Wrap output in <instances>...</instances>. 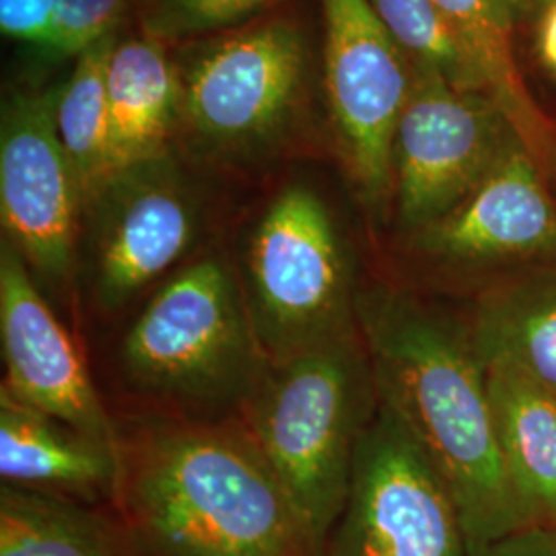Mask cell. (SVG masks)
<instances>
[{"mask_svg":"<svg viewBox=\"0 0 556 556\" xmlns=\"http://www.w3.org/2000/svg\"><path fill=\"white\" fill-rule=\"evenodd\" d=\"M357 328L378 396L447 484L468 551L523 528L498 454L486 371L468 324L378 287L357 298Z\"/></svg>","mask_w":556,"mask_h":556,"instance_id":"1","label":"cell"},{"mask_svg":"<svg viewBox=\"0 0 556 556\" xmlns=\"http://www.w3.org/2000/svg\"><path fill=\"white\" fill-rule=\"evenodd\" d=\"M116 501L142 556H324L245 429L142 427Z\"/></svg>","mask_w":556,"mask_h":556,"instance_id":"2","label":"cell"},{"mask_svg":"<svg viewBox=\"0 0 556 556\" xmlns=\"http://www.w3.org/2000/svg\"><path fill=\"white\" fill-rule=\"evenodd\" d=\"M361 332L268 361L243 402L245 433L277 475L319 553L342 516L358 439L378 410Z\"/></svg>","mask_w":556,"mask_h":556,"instance_id":"3","label":"cell"},{"mask_svg":"<svg viewBox=\"0 0 556 556\" xmlns=\"http://www.w3.org/2000/svg\"><path fill=\"white\" fill-rule=\"evenodd\" d=\"M124 376L140 392L190 408L241 404L262 378L260 346L239 278L202 258L167 278L119 346Z\"/></svg>","mask_w":556,"mask_h":556,"instance_id":"4","label":"cell"},{"mask_svg":"<svg viewBox=\"0 0 556 556\" xmlns=\"http://www.w3.org/2000/svg\"><path fill=\"white\" fill-rule=\"evenodd\" d=\"M241 293L268 361L357 330L353 273L330 208L287 186L262 213L245 250Z\"/></svg>","mask_w":556,"mask_h":556,"instance_id":"5","label":"cell"},{"mask_svg":"<svg viewBox=\"0 0 556 556\" xmlns=\"http://www.w3.org/2000/svg\"><path fill=\"white\" fill-rule=\"evenodd\" d=\"M305 71L298 23L250 21L204 41L179 68V122L204 153L254 155L289 124Z\"/></svg>","mask_w":556,"mask_h":556,"instance_id":"6","label":"cell"},{"mask_svg":"<svg viewBox=\"0 0 556 556\" xmlns=\"http://www.w3.org/2000/svg\"><path fill=\"white\" fill-rule=\"evenodd\" d=\"M326 556H468L447 484L381 397L358 439L349 495Z\"/></svg>","mask_w":556,"mask_h":556,"instance_id":"7","label":"cell"},{"mask_svg":"<svg viewBox=\"0 0 556 556\" xmlns=\"http://www.w3.org/2000/svg\"><path fill=\"white\" fill-rule=\"evenodd\" d=\"M324 87L342 165L374 213L394 208V139L415 71L369 0H321Z\"/></svg>","mask_w":556,"mask_h":556,"instance_id":"8","label":"cell"},{"mask_svg":"<svg viewBox=\"0 0 556 556\" xmlns=\"http://www.w3.org/2000/svg\"><path fill=\"white\" fill-rule=\"evenodd\" d=\"M87 285L103 312L130 305L188 254L199 202L172 155L124 167L85 200Z\"/></svg>","mask_w":556,"mask_h":556,"instance_id":"9","label":"cell"},{"mask_svg":"<svg viewBox=\"0 0 556 556\" xmlns=\"http://www.w3.org/2000/svg\"><path fill=\"white\" fill-rule=\"evenodd\" d=\"M413 71L394 139V213L410 236L466 199L516 135L489 96Z\"/></svg>","mask_w":556,"mask_h":556,"instance_id":"10","label":"cell"},{"mask_svg":"<svg viewBox=\"0 0 556 556\" xmlns=\"http://www.w3.org/2000/svg\"><path fill=\"white\" fill-rule=\"evenodd\" d=\"M56 96H13L0 124L2 229L34 278L50 291L71 282L85 211L79 178L56 130Z\"/></svg>","mask_w":556,"mask_h":556,"instance_id":"11","label":"cell"},{"mask_svg":"<svg viewBox=\"0 0 556 556\" xmlns=\"http://www.w3.org/2000/svg\"><path fill=\"white\" fill-rule=\"evenodd\" d=\"M418 252L459 270L511 273L555 262L551 178L514 135L489 174L456 206L413 236Z\"/></svg>","mask_w":556,"mask_h":556,"instance_id":"12","label":"cell"},{"mask_svg":"<svg viewBox=\"0 0 556 556\" xmlns=\"http://www.w3.org/2000/svg\"><path fill=\"white\" fill-rule=\"evenodd\" d=\"M0 340L13 396L119 450V439L85 369L79 351L41 295L20 252L0 248Z\"/></svg>","mask_w":556,"mask_h":556,"instance_id":"13","label":"cell"},{"mask_svg":"<svg viewBox=\"0 0 556 556\" xmlns=\"http://www.w3.org/2000/svg\"><path fill=\"white\" fill-rule=\"evenodd\" d=\"M2 484L98 505L116 501L119 450L0 388Z\"/></svg>","mask_w":556,"mask_h":556,"instance_id":"14","label":"cell"},{"mask_svg":"<svg viewBox=\"0 0 556 556\" xmlns=\"http://www.w3.org/2000/svg\"><path fill=\"white\" fill-rule=\"evenodd\" d=\"M498 454L523 528L556 530V394L507 365H484Z\"/></svg>","mask_w":556,"mask_h":556,"instance_id":"15","label":"cell"},{"mask_svg":"<svg viewBox=\"0 0 556 556\" xmlns=\"http://www.w3.org/2000/svg\"><path fill=\"white\" fill-rule=\"evenodd\" d=\"M482 365H507L556 394V260L509 273L468 324Z\"/></svg>","mask_w":556,"mask_h":556,"instance_id":"16","label":"cell"},{"mask_svg":"<svg viewBox=\"0 0 556 556\" xmlns=\"http://www.w3.org/2000/svg\"><path fill=\"white\" fill-rule=\"evenodd\" d=\"M475 52L491 98L544 174L556 179V119L538 103L521 75L516 31L523 23L516 0H433Z\"/></svg>","mask_w":556,"mask_h":556,"instance_id":"17","label":"cell"},{"mask_svg":"<svg viewBox=\"0 0 556 556\" xmlns=\"http://www.w3.org/2000/svg\"><path fill=\"white\" fill-rule=\"evenodd\" d=\"M114 174L169 153L179 119L178 71L155 38L116 41L108 62Z\"/></svg>","mask_w":556,"mask_h":556,"instance_id":"18","label":"cell"},{"mask_svg":"<svg viewBox=\"0 0 556 556\" xmlns=\"http://www.w3.org/2000/svg\"><path fill=\"white\" fill-rule=\"evenodd\" d=\"M0 556H142L124 519L79 501L0 486Z\"/></svg>","mask_w":556,"mask_h":556,"instance_id":"19","label":"cell"},{"mask_svg":"<svg viewBox=\"0 0 556 556\" xmlns=\"http://www.w3.org/2000/svg\"><path fill=\"white\" fill-rule=\"evenodd\" d=\"M116 36L91 46L77 59V66L56 96V130L89 199L114 174L112 126L108 103V62Z\"/></svg>","mask_w":556,"mask_h":556,"instance_id":"20","label":"cell"},{"mask_svg":"<svg viewBox=\"0 0 556 556\" xmlns=\"http://www.w3.org/2000/svg\"><path fill=\"white\" fill-rule=\"evenodd\" d=\"M369 4L415 68L438 75L459 91L491 98L475 52L433 0H369Z\"/></svg>","mask_w":556,"mask_h":556,"instance_id":"21","label":"cell"},{"mask_svg":"<svg viewBox=\"0 0 556 556\" xmlns=\"http://www.w3.org/2000/svg\"><path fill=\"white\" fill-rule=\"evenodd\" d=\"M144 36L160 41L190 40L231 31L277 0H130Z\"/></svg>","mask_w":556,"mask_h":556,"instance_id":"22","label":"cell"},{"mask_svg":"<svg viewBox=\"0 0 556 556\" xmlns=\"http://www.w3.org/2000/svg\"><path fill=\"white\" fill-rule=\"evenodd\" d=\"M130 0H54L52 41L46 52L60 59L77 56L116 36Z\"/></svg>","mask_w":556,"mask_h":556,"instance_id":"23","label":"cell"},{"mask_svg":"<svg viewBox=\"0 0 556 556\" xmlns=\"http://www.w3.org/2000/svg\"><path fill=\"white\" fill-rule=\"evenodd\" d=\"M54 25V0H0V29L11 40L48 50Z\"/></svg>","mask_w":556,"mask_h":556,"instance_id":"24","label":"cell"},{"mask_svg":"<svg viewBox=\"0 0 556 556\" xmlns=\"http://www.w3.org/2000/svg\"><path fill=\"white\" fill-rule=\"evenodd\" d=\"M468 556H556V530L521 528L509 536L470 548Z\"/></svg>","mask_w":556,"mask_h":556,"instance_id":"25","label":"cell"},{"mask_svg":"<svg viewBox=\"0 0 556 556\" xmlns=\"http://www.w3.org/2000/svg\"><path fill=\"white\" fill-rule=\"evenodd\" d=\"M534 54L551 79L556 80V0H546L532 15Z\"/></svg>","mask_w":556,"mask_h":556,"instance_id":"26","label":"cell"},{"mask_svg":"<svg viewBox=\"0 0 556 556\" xmlns=\"http://www.w3.org/2000/svg\"><path fill=\"white\" fill-rule=\"evenodd\" d=\"M519 11H521V17L523 21L532 20V15L536 13L538 9L546 2V0H516Z\"/></svg>","mask_w":556,"mask_h":556,"instance_id":"27","label":"cell"}]
</instances>
